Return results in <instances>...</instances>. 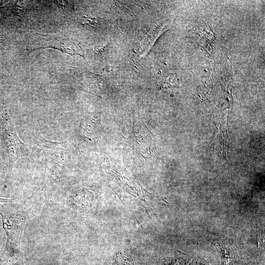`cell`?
Masks as SVG:
<instances>
[{
  "mask_svg": "<svg viewBox=\"0 0 265 265\" xmlns=\"http://www.w3.org/2000/svg\"><path fill=\"white\" fill-rule=\"evenodd\" d=\"M3 228L6 235V241L3 255L13 257L21 251V240L26 219L21 214L0 208Z\"/></svg>",
  "mask_w": 265,
  "mask_h": 265,
  "instance_id": "cell-1",
  "label": "cell"
},
{
  "mask_svg": "<svg viewBox=\"0 0 265 265\" xmlns=\"http://www.w3.org/2000/svg\"><path fill=\"white\" fill-rule=\"evenodd\" d=\"M0 130L10 164L29 154V148L18 137L6 109L0 113Z\"/></svg>",
  "mask_w": 265,
  "mask_h": 265,
  "instance_id": "cell-2",
  "label": "cell"
},
{
  "mask_svg": "<svg viewBox=\"0 0 265 265\" xmlns=\"http://www.w3.org/2000/svg\"><path fill=\"white\" fill-rule=\"evenodd\" d=\"M40 39L38 46L32 49L31 51L45 49L53 48L71 55H79L83 56L81 48L74 41L66 39H60L49 35L45 36Z\"/></svg>",
  "mask_w": 265,
  "mask_h": 265,
  "instance_id": "cell-3",
  "label": "cell"
},
{
  "mask_svg": "<svg viewBox=\"0 0 265 265\" xmlns=\"http://www.w3.org/2000/svg\"><path fill=\"white\" fill-rule=\"evenodd\" d=\"M44 153L46 157V161L52 162L62 160L63 150L60 143H54L46 139L43 140Z\"/></svg>",
  "mask_w": 265,
  "mask_h": 265,
  "instance_id": "cell-4",
  "label": "cell"
},
{
  "mask_svg": "<svg viewBox=\"0 0 265 265\" xmlns=\"http://www.w3.org/2000/svg\"><path fill=\"white\" fill-rule=\"evenodd\" d=\"M213 244L219 254L224 265H229V261L232 257V252L231 249L223 244L215 243Z\"/></svg>",
  "mask_w": 265,
  "mask_h": 265,
  "instance_id": "cell-5",
  "label": "cell"
},
{
  "mask_svg": "<svg viewBox=\"0 0 265 265\" xmlns=\"http://www.w3.org/2000/svg\"><path fill=\"white\" fill-rule=\"evenodd\" d=\"M178 79L175 75H169L163 83V87H173L177 85Z\"/></svg>",
  "mask_w": 265,
  "mask_h": 265,
  "instance_id": "cell-6",
  "label": "cell"
},
{
  "mask_svg": "<svg viewBox=\"0 0 265 265\" xmlns=\"http://www.w3.org/2000/svg\"><path fill=\"white\" fill-rule=\"evenodd\" d=\"M12 200L13 199H11L0 198V203H9V202H12Z\"/></svg>",
  "mask_w": 265,
  "mask_h": 265,
  "instance_id": "cell-7",
  "label": "cell"
}]
</instances>
